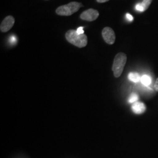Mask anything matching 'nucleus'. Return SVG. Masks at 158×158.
Wrapping results in <instances>:
<instances>
[{
	"mask_svg": "<svg viewBox=\"0 0 158 158\" xmlns=\"http://www.w3.org/2000/svg\"><path fill=\"white\" fill-rule=\"evenodd\" d=\"M152 0H143V2L141 3L142 6L143 8L144 11L147 10V9L149 8V6L151 5Z\"/></svg>",
	"mask_w": 158,
	"mask_h": 158,
	"instance_id": "obj_10",
	"label": "nucleus"
},
{
	"mask_svg": "<svg viewBox=\"0 0 158 158\" xmlns=\"http://www.w3.org/2000/svg\"><path fill=\"white\" fill-rule=\"evenodd\" d=\"M141 81L145 86H149L152 83V80L149 76L143 75L141 78Z\"/></svg>",
	"mask_w": 158,
	"mask_h": 158,
	"instance_id": "obj_9",
	"label": "nucleus"
},
{
	"mask_svg": "<svg viewBox=\"0 0 158 158\" xmlns=\"http://www.w3.org/2000/svg\"><path fill=\"white\" fill-rule=\"evenodd\" d=\"M99 16V12L96 10L90 8L85 10L80 15V18L87 21H95Z\"/></svg>",
	"mask_w": 158,
	"mask_h": 158,
	"instance_id": "obj_5",
	"label": "nucleus"
},
{
	"mask_svg": "<svg viewBox=\"0 0 158 158\" xmlns=\"http://www.w3.org/2000/svg\"><path fill=\"white\" fill-rule=\"evenodd\" d=\"M127 57L126 54L123 52L118 53L114 58L113 62V70L115 77H119L123 73L125 65L127 62Z\"/></svg>",
	"mask_w": 158,
	"mask_h": 158,
	"instance_id": "obj_2",
	"label": "nucleus"
},
{
	"mask_svg": "<svg viewBox=\"0 0 158 158\" xmlns=\"http://www.w3.org/2000/svg\"><path fill=\"white\" fill-rule=\"evenodd\" d=\"M77 34L79 35H81V34H84V30H83V27H79L76 30Z\"/></svg>",
	"mask_w": 158,
	"mask_h": 158,
	"instance_id": "obj_13",
	"label": "nucleus"
},
{
	"mask_svg": "<svg viewBox=\"0 0 158 158\" xmlns=\"http://www.w3.org/2000/svg\"><path fill=\"white\" fill-rule=\"evenodd\" d=\"M10 42L12 44H15L17 42V39L15 36H11V38H10Z\"/></svg>",
	"mask_w": 158,
	"mask_h": 158,
	"instance_id": "obj_15",
	"label": "nucleus"
},
{
	"mask_svg": "<svg viewBox=\"0 0 158 158\" xmlns=\"http://www.w3.org/2000/svg\"><path fill=\"white\" fill-rule=\"evenodd\" d=\"M109 0H97V1L99 3H103V2H107Z\"/></svg>",
	"mask_w": 158,
	"mask_h": 158,
	"instance_id": "obj_17",
	"label": "nucleus"
},
{
	"mask_svg": "<svg viewBox=\"0 0 158 158\" xmlns=\"http://www.w3.org/2000/svg\"><path fill=\"white\" fill-rule=\"evenodd\" d=\"M139 98V96H138L135 93H132L129 98V102L130 103H134L138 101Z\"/></svg>",
	"mask_w": 158,
	"mask_h": 158,
	"instance_id": "obj_11",
	"label": "nucleus"
},
{
	"mask_svg": "<svg viewBox=\"0 0 158 158\" xmlns=\"http://www.w3.org/2000/svg\"><path fill=\"white\" fill-rule=\"evenodd\" d=\"M81 6H83L81 3L72 2L68 4L58 7L56 10V13L57 15L61 16H70L78 11Z\"/></svg>",
	"mask_w": 158,
	"mask_h": 158,
	"instance_id": "obj_3",
	"label": "nucleus"
},
{
	"mask_svg": "<svg viewBox=\"0 0 158 158\" xmlns=\"http://www.w3.org/2000/svg\"><path fill=\"white\" fill-rule=\"evenodd\" d=\"M126 18L129 21H133V19H134V18L130 14H126Z\"/></svg>",
	"mask_w": 158,
	"mask_h": 158,
	"instance_id": "obj_14",
	"label": "nucleus"
},
{
	"mask_svg": "<svg viewBox=\"0 0 158 158\" xmlns=\"http://www.w3.org/2000/svg\"><path fill=\"white\" fill-rule=\"evenodd\" d=\"M65 37L69 43L80 48H84L87 45V36L85 34L79 35L73 29L69 30L66 33Z\"/></svg>",
	"mask_w": 158,
	"mask_h": 158,
	"instance_id": "obj_1",
	"label": "nucleus"
},
{
	"mask_svg": "<svg viewBox=\"0 0 158 158\" xmlns=\"http://www.w3.org/2000/svg\"><path fill=\"white\" fill-rule=\"evenodd\" d=\"M141 77L139 74L136 72H131L128 74V79L130 81L134 83H138L141 81Z\"/></svg>",
	"mask_w": 158,
	"mask_h": 158,
	"instance_id": "obj_8",
	"label": "nucleus"
},
{
	"mask_svg": "<svg viewBox=\"0 0 158 158\" xmlns=\"http://www.w3.org/2000/svg\"><path fill=\"white\" fill-rule=\"evenodd\" d=\"M102 36L105 42L109 45H113L115 41V34L111 28L105 27L103 29Z\"/></svg>",
	"mask_w": 158,
	"mask_h": 158,
	"instance_id": "obj_4",
	"label": "nucleus"
},
{
	"mask_svg": "<svg viewBox=\"0 0 158 158\" xmlns=\"http://www.w3.org/2000/svg\"><path fill=\"white\" fill-rule=\"evenodd\" d=\"M15 23V19L12 16H8L4 18L2 21L0 26L1 31L2 32H6L12 28Z\"/></svg>",
	"mask_w": 158,
	"mask_h": 158,
	"instance_id": "obj_6",
	"label": "nucleus"
},
{
	"mask_svg": "<svg viewBox=\"0 0 158 158\" xmlns=\"http://www.w3.org/2000/svg\"><path fill=\"white\" fill-rule=\"evenodd\" d=\"M154 87H155V90L158 92V78L156 79V80L155 81V85H154Z\"/></svg>",
	"mask_w": 158,
	"mask_h": 158,
	"instance_id": "obj_16",
	"label": "nucleus"
},
{
	"mask_svg": "<svg viewBox=\"0 0 158 158\" xmlns=\"http://www.w3.org/2000/svg\"><path fill=\"white\" fill-rule=\"evenodd\" d=\"M135 8L137 11H139L140 12L144 11L143 8V7H142V6L141 3L137 4L136 5Z\"/></svg>",
	"mask_w": 158,
	"mask_h": 158,
	"instance_id": "obj_12",
	"label": "nucleus"
},
{
	"mask_svg": "<svg viewBox=\"0 0 158 158\" xmlns=\"http://www.w3.org/2000/svg\"><path fill=\"white\" fill-rule=\"evenodd\" d=\"M132 110L133 112L136 114H141L145 111L146 107L143 102H135L132 105Z\"/></svg>",
	"mask_w": 158,
	"mask_h": 158,
	"instance_id": "obj_7",
	"label": "nucleus"
}]
</instances>
